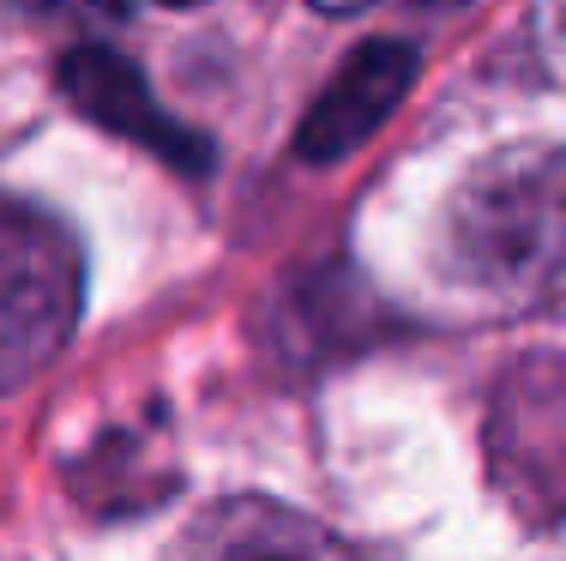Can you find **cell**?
Returning a JSON list of instances; mask_svg holds the SVG:
<instances>
[{
	"instance_id": "cell-5",
	"label": "cell",
	"mask_w": 566,
	"mask_h": 561,
	"mask_svg": "<svg viewBox=\"0 0 566 561\" xmlns=\"http://www.w3.org/2000/svg\"><path fill=\"white\" fill-rule=\"evenodd\" d=\"M169 561H356L349 543L319 531L314 519L290 513L277 501H229L211 507Z\"/></svg>"
},
{
	"instance_id": "cell-7",
	"label": "cell",
	"mask_w": 566,
	"mask_h": 561,
	"mask_svg": "<svg viewBox=\"0 0 566 561\" xmlns=\"http://www.w3.org/2000/svg\"><path fill=\"white\" fill-rule=\"evenodd\" d=\"M314 7H319V12H361L368 0H314Z\"/></svg>"
},
{
	"instance_id": "cell-8",
	"label": "cell",
	"mask_w": 566,
	"mask_h": 561,
	"mask_svg": "<svg viewBox=\"0 0 566 561\" xmlns=\"http://www.w3.org/2000/svg\"><path fill=\"white\" fill-rule=\"evenodd\" d=\"M157 7H199V0H157Z\"/></svg>"
},
{
	"instance_id": "cell-6",
	"label": "cell",
	"mask_w": 566,
	"mask_h": 561,
	"mask_svg": "<svg viewBox=\"0 0 566 561\" xmlns=\"http://www.w3.org/2000/svg\"><path fill=\"white\" fill-rule=\"evenodd\" d=\"M36 19H61V24H120L127 19V0H19Z\"/></svg>"
},
{
	"instance_id": "cell-4",
	"label": "cell",
	"mask_w": 566,
	"mask_h": 561,
	"mask_svg": "<svg viewBox=\"0 0 566 561\" xmlns=\"http://www.w3.org/2000/svg\"><path fill=\"white\" fill-rule=\"evenodd\" d=\"M416 66H422L416 43H398V37L361 43L356 55L344 61V73L314 97V110L302 115L295 157H302V164H338L356 145H368L374 133L386 127V115L410 97Z\"/></svg>"
},
{
	"instance_id": "cell-9",
	"label": "cell",
	"mask_w": 566,
	"mask_h": 561,
	"mask_svg": "<svg viewBox=\"0 0 566 561\" xmlns=\"http://www.w3.org/2000/svg\"><path fill=\"white\" fill-rule=\"evenodd\" d=\"M560 24H566V0H560Z\"/></svg>"
},
{
	"instance_id": "cell-2",
	"label": "cell",
	"mask_w": 566,
	"mask_h": 561,
	"mask_svg": "<svg viewBox=\"0 0 566 561\" xmlns=\"http://www.w3.org/2000/svg\"><path fill=\"white\" fill-rule=\"evenodd\" d=\"M85 309V253L55 211L0 199V398L36 381Z\"/></svg>"
},
{
	"instance_id": "cell-1",
	"label": "cell",
	"mask_w": 566,
	"mask_h": 561,
	"mask_svg": "<svg viewBox=\"0 0 566 561\" xmlns=\"http://www.w3.org/2000/svg\"><path fill=\"white\" fill-rule=\"evenodd\" d=\"M447 266L501 302L566 284V145H512L458 181L447 199Z\"/></svg>"
},
{
	"instance_id": "cell-3",
	"label": "cell",
	"mask_w": 566,
	"mask_h": 561,
	"mask_svg": "<svg viewBox=\"0 0 566 561\" xmlns=\"http://www.w3.org/2000/svg\"><path fill=\"white\" fill-rule=\"evenodd\" d=\"M61 91L85 122H97V127L120 133V139L145 145V152L169 157L175 169H193V176L211 169V145L175 122L164 103L151 97L145 73L127 55H115V49H103V43L66 49L61 55Z\"/></svg>"
}]
</instances>
